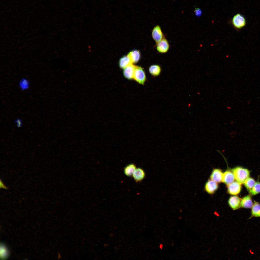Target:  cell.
<instances>
[{
	"instance_id": "6da1fadb",
	"label": "cell",
	"mask_w": 260,
	"mask_h": 260,
	"mask_svg": "<svg viewBox=\"0 0 260 260\" xmlns=\"http://www.w3.org/2000/svg\"><path fill=\"white\" fill-rule=\"evenodd\" d=\"M231 171L237 182L241 184L250 175V172L247 169L240 167L234 168L231 169Z\"/></svg>"
},
{
	"instance_id": "7a4b0ae2",
	"label": "cell",
	"mask_w": 260,
	"mask_h": 260,
	"mask_svg": "<svg viewBox=\"0 0 260 260\" xmlns=\"http://www.w3.org/2000/svg\"><path fill=\"white\" fill-rule=\"evenodd\" d=\"M231 23L233 27L237 30H240L244 28L246 24L245 18L242 14L237 13L232 18Z\"/></svg>"
},
{
	"instance_id": "3957f363",
	"label": "cell",
	"mask_w": 260,
	"mask_h": 260,
	"mask_svg": "<svg viewBox=\"0 0 260 260\" xmlns=\"http://www.w3.org/2000/svg\"><path fill=\"white\" fill-rule=\"evenodd\" d=\"M133 79L139 84H144L146 79L145 73L143 69L138 66H135Z\"/></svg>"
},
{
	"instance_id": "277c9868",
	"label": "cell",
	"mask_w": 260,
	"mask_h": 260,
	"mask_svg": "<svg viewBox=\"0 0 260 260\" xmlns=\"http://www.w3.org/2000/svg\"><path fill=\"white\" fill-rule=\"evenodd\" d=\"M170 47L169 42L165 37L161 41L156 43V48L157 51L162 53H166L169 50Z\"/></svg>"
},
{
	"instance_id": "5b68a950",
	"label": "cell",
	"mask_w": 260,
	"mask_h": 260,
	"mask_svg": "<svg viewBox=\"0 0 260 260\" xmlns=\"http://www.w3.org/2000/svg\"><path fill=\"white\" fill-rule=\"evenodd\" d=\"M151 35L156 43L161 41L164 37L161 28L159 25H157L153 28Z\"/></svg>"
},
{
	"instance_id": "8992f818",
	"label": "cell",
	"mask_w": 260,
	"mask_h": 260,
	"mask_svg": "<svg viewBox=\"0 0 260 260\" xmlns=\"http://www.w3.org/2000/svg\"><path fill=\"white\" fill-rule=\"evenodd\" d=\"M228 185V192L230 195H238L241 191V184L237 182H233Z\"/></svg>"
},
{
	"instance_id": "52a82bcc",
	"label": "cell",
	"mask_w": 260,
	"mask_h": 260,
	"mask_svg": "<svg viewBox=\"0 0 260 260\" xmlns=\"http://www.w3.org/2000/svg\"><path fill=\"white\" fill-rule=\"evenodd\" d=\"M218 187L217 182L212 180H209L205 185V189L208 193L212 194L215 192Z\"/></svg>"
},
{
	"instance_id": "ba28073f",
	"label": "cell",
	"mask_w": 260,
	"mask_h": 260,
	"mask_svg": "<svg viewBox=\"0 0 260 260\" xmlns=\"http://www.w3.org/2000/svg\"><path fill=\"white\" fill-rule=\"evenodd\" d=\"M241 199L237 196L230 197L228 201L229 206L233 210L238 209L240 206Z\"/></svg>"
},
{
	"instance_id": "9c48e42d",
	"label": "cell",
	"mask_w": 260,
	"mask_h": 260,
	"mask_svg": "<svg viewBox=\"0 0 260 260\" xmlns=\"http://www.w3.org/2000/svg\"><path fill=\"white\" fill-rule=\"evenodd\" d=\"M145 173L144 170L141 168H136L134 171L132 176L136 182H141L143 180L145 176Z\"/></svg>"
},
{
	"instance_id": "30bf717a",
	"label": "cell",
	"mask_w": 260,
	"mask_h": 260,
	"mask_svg": "<svg viewBox=\"0 0 260 260\" xmlns=\"http://www.w3.org/2000/svg\"><path fill=\"white\" fill-rule=\"evenodd\" d=\"M223 173L220 169L215 168L213 169L210 176L211 180L217 183L222 181Z\"/></svg>"
},
{
	"instance_id": "8fae6325",
	"label": "cell",
	"mask_w": 260,
	"mask_h": 260,
	"mask_svg": "<svg viewBox=\"0 0 260 260\" xmlns=\"http://www.w3.org/2000/svg\"><path fill=\"white\" fill-rule=\"evenodd\" d=\"M135 66L132 64L124 69L123 74L125 78L129 80L133 79Z\"/></svg>"
},
{
	"instance_id": "7c38bea8",
	"label": "cell",
	"mask_w": 260,
	"mask_h": 260,
	"mask_svg": "<svg viewBox=\"0 0 260 260\" xmlns=\"http://www.w3.org/2000/svg\"><path fill=\"white\" fill-rule=\"evenodd\" d=\"M234 175L232 171L227 170L223 174L222 181L228 185L234 182L235 179Z\"/></svg>"
},
{
	"instance_id": "4fadbf2b",
	"label": "cell",
	"mask_w": 260,
	"mask_h": 260,
	"mask_svg": "<svg viewBox=\"0 0 260 260\" xmlns=\"http://www.w3.org/2000/svg\"><path fill=\"white\" fill-rule=\"evenodd\" d=\"M149 71L152 76L156 77L160 75L162 71V69L160 66L158 65L154 64L150 66Z\"/></svg>"
},
{
	"instance_id": "5bb4252c",
	"label": "cell",
	"mask_w": 260,
	"mask_h": 260,
	"mask_svg": "<svg viewBox=\"0 0 260 260\" xmlns=\"http://www.w3.org/2000/svg\"><path fill=\"white\" fill-rule=\"evenodd\" d=\"M253 202L251 196L248 195L241 199L240 206L242 207L249 208H252Z\"/></svg>"
},
{
	"instance_id": "9a60e30c",
	"label": "cell",
	"mask_w": 260,
	"mask_h": 260,
	"mask_svg": "<svg viewBox=\"0 0 260 260\" xmlns=\"http://www.w3.org/2000/svg\"><path fill=\"white\" fill-rule=\"evenodd\" d=\"M128 55L132 63L137 62L139 60L141 57L140 53L138 50L132 51L129 53Z\"/></svg>"
},
{
	"instance_id": "2e32d148",
	"label": "cell",
	"mask_w": 260,
	"mask_h": 260,
	"mask_svg": "<svg viewBox=\"0 0 260 260\" xmlns=\"http://www.w3.org/2000/svg\"><path fill=\"white\" fill-rule=\"evenodd\" d=\"M136 165L134 163L128 164L124 167V172L127 176L130 177L132 176L133 173L136 168Z\"/></svg>"
},
{
	"instance_id": "e0dca14e",
	"label": "cell",
	"mask_w": 260,
	"mask_h": 260,
	"mask_svg": "<svg viewBox=\"0 0 260 260\" xmlns=\"http://www.w3.org/2000/svg\"><path fill=\"white\" fill-rule=\"evenodd\" d=\"M251 216L252 217H260V204L254 201L252 207Z\"/></svg>"
},
{
	"instance_id": "ac0fdd59",
	"label": "cell",
	"mask_w": 260,
	"mask_h": 260,
	"mask_svg": "<svg viewBox=\"0 0 260 260\" xmlns=\"http://www.w3.org/2000/svg\"><path fill=\"white\" fill-rule=\"evenodd\" d=\"M132 64V63L128 55L123 57L119 60V66L122 69H124Z\"/></svg>"
},
{
	"instance_id": "d6986e66",
	"label": "cell",
	"mask_w": 260,
	"mask_h": 260,
	"mask_svg": "<svg viewBox=\"0 0 260 260\" xmlns=\"http://www.w3.org/2000/svg\"><path fill=\"white\" fill-rule=\"evenodd\" d=\"M255 182L254 179L248 177L246 179L243 183L247 189L249 191L253 187Z\"/></svg>"
},
{
	"instance_id": "ffe728a7",
	"label": "cell",
	"mask_w": 260,
	"mask_h": 260,
	"mask_svg": "<svg viewBox=\"0 0 260 260\" xmlns=\"http://www.w3.org/2000/svg\"><path fill=\"white\" fill-rule=\"evenodd\" d=\"M250 193L255 195L260 192V183L257 181L255 182L252 188L249 191Z\"/></svg>"
},
{
	"instance_id": "44dd1931",
	"label": "cell",
	"mask_w": 260,
	"mask_h": 260,
	"mask_svg": "<svg viewBox=\"0 0 260 260\" xmlns=\"http://www.w3.org/2000/svg\"><path fill=\"white\" fill-rule=\"evenodd\" d=\"M0 250V257L2 259H6L9 255V253L6 247L2 245Z\"/></svg>"
},
{
	"instance_id": "7402d4cb",
	"label": "cell",
	"mask_w": 260,
	"mask_h": 260,
	"mask_svg": "<svg viewBox=\"0 0 260 260\" xmlns=\"http://www.w3.org/2000/svg\"><path fill=\"white\" fill-rule=\"evenodd\" d=\"M20 85L22 90L26 89L29 87V82L26 79H23L20 81Z\"/></svg>"
},
{
	"instance_id": "603a6c76",
	"label": "cell",
	"mask_w": 260,
	"mask_h": 260,
	"mask_svg": "<svg viewBox=\"0 0 260 260\" xmlns=\"http://www.w3.org/2000/svg\"><path fill=\"white\" fill-rule=\"evenodd\" d=\"M194 12L195 15L198 17L200 16L202 14V11L200 9L196 8L194 10Z\"/></svg>"
},
{
	"instance_id": "cb8c5ba5",
	"label": "cell",
	"mask_w": 260,
	"mask_h": 260,
	"mask_svg": "<svg viewBox=\"0 0 260 260\" xmlns=\"http://www.w3.org/2000/svg\"><path fill=\"white\" fill-rule=\"evenodd\" d=\"M15 122L16 124V126L18 127H20L22 126V123L21 120L20 119H16Z\"/></svg>"
},
{
	"instance_id": "d4e9b609",
	"label": "cell",
	"mask_w": 260,
	"mask_h": 260,
	"mask_svg": "<svg viewBox=\"0 0 260 260\" xmlns=\"http://www.w3.org/2000/svg\"><path fill=\"white\" fill-rule=\"evenodd\" d=\"M0 187L1 188H4L6 189V187L4 185V184H3V183L1 182V181H0Z\"/></svg>"
},
{
	"instance_id": "484cf974",
	"label": "cell",
	"mask_w": 260,
	"mask_h": 260,
	"mask_svg": "<svg viewBox=\"0 0 260 260\" xmlns=\"http://www.w3.org/2000/svg\"><path fill=\"white\" fill-rule=\"evenodd\" d=\"M160 248L161 249H162V247H163V245L162 244H161L160 245Z\"/></svg>"
},
{
	"instance_id": "4316f807",
	"label": "cell",
	"mask_w": 260,
	"mask_h": 260,
	"mask_svg": "<svg viewBox=\"0 0 260 260\" xmlns=\"http://www.w3.org/2000/svg\"><path fill=\"white\" fill-rule=\"evenodd\" d=\"M58 256V258H59V259L61 257V254H59Z\"/></svg>"
},
{
	"instance_id": "83f0119b",
	"label": "cell",
	"mask_w": 260,
	"mask_h": 260,
	"mask_svg": "<svg viewBox=\"0 0 260 260\" xmlns=\"http://www.w3.org/2000/svg\"><path fill=\"white\" fill-rule=\"evenodd\" d=\"M227 108L228 109H230L231 108V107L229 106H228L227 107Z\"/></svg>"
},
{
	"instance_id": "f1b7e54d",
	"label": "cell",
	"mask_w": 260,
	"mask_h": 260,
	"mask_svg": "<svg viewBox=\"0 0 260 260\" xmlns=\"http://www.w3.org/2000/svg\"><path fill=\"white\" fill-rule=\"evenodd\" d=\"M197 94H198L200 95V93L199 92H198L197 93Z\"/></svg>"
}]
</instances>
